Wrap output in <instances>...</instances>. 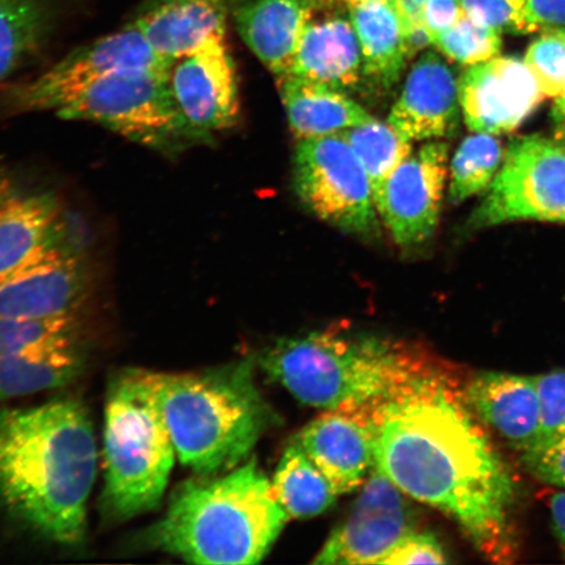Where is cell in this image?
<instances>
[{
    "label": "cell",
    "mask_w": 565,
    "mask_h": 565,
    "mask_svg": "<svg viewBox=\"0 0 565 565\" xmlns=\"http://www.w3.org/2000/svg\"><path fill=\"white\" fill-rule=\"evenodd\" d=\"M371 420L377 469L456 521L487 559L514 561L513 478L455 379L433 364L374 404Z\"/></svg>",
    "instance_id": "6da1fadb"
},
{
    "label": "cell",
    "mask_w": 565,
    "mask_h": 565,
    "mask_svg": "<svg viewBox=\"0 0 565 565\" xmlns=\"http://www.w3.org/2000/svg\"><path fill=\"white\" fill-rule=\"evenodd\" d=\"M97 461L94 427L79 402L0 412V501L44 539L83 541Z\"/></svg>",
    "instance_id": "7a4b0ae2"
},
{
    "label": "cell",
    "mask_w": 565,
    "mask_h": 565,
    "mask_svg": "<svg viewBox=\"0 0 565 565\" xmlns=\"http://www.w3.org/2000/svg\"><path fill=\"white\" fill-rule=\"evenodd\" d=\"M288 521L270 480L250 459L222 477L182 483L148 530L147 545L192 564H258Z\"/></svg>",
    "instance_id": "3957f363"
},
{
    "label": "cell",
    "mask_w": 565,
    "mask_h": 565,
    "mask_svg": "<svg viewBox=\"0 0 565 565\" xmlns=\"http://www.w3.org/2000/svg\"><path fill=\"white\" fill-rule=\"evenodd\" d=\"M252 360L201 372H154L158 399L179 461L200 477L236 469L270 426L271 408Z\"/></svg>",
    "instance_id": "277c9868"
},
{
    "label": "cell",
    "mask_w": 565,
    "mask_h": 565,
    "mask_svg": "<svg viewBox=\"0 0 565 565\" xmlns=\"http://www.w3.org/2000/svg\"><path fill=\"white\" fill-rule=\"evenodd\" d=\"M259 364L296 399L324 409L373 406L433 365L406 345L337 330L279 339Z\"/></svg>",
    "instance_id": "5b68a950"
},
{
    "label": "cell",
    "mask_w": 565,
    "mask_h": 565,
    "mask_svg": "<svg viewBox=\"0 0 565 565\" xmlns=\"http://www.w3.org/2000/svg\"><path fill=\"white\" fill-rule=\"evenodd\" d=\"M103 454L106 518L125 521L157 510L177 454L159 404L154 372L126 370L111 380Z\"/></svg>",
    "instance_id": "8992f818"
},
{
    "label": "cell",
    "mask_w": 565,
    "mask_h": 565,
    "mask_svg": "<svg viewBox=\"0 0 565 565\" xmlns=\"http://www.w3.org/2000/svg\"><path fill=\"white\" fill-rule=\"evenodd\" d=\"M160 71H124L89 84L55 115L94 122L151 150L177 157L200 145Z\"/></svg>",
    "instance_id": "52a82bcc"
},
{
    "label": "cell",
    "mask_w": 565,
    "mask_h": 565,
    "mask_svg": "<svg viewBox=\"0 0 565 565\" xmlns=\"http://www.w3.org/2000/svg\"><path fill=\"white\" fill-rule=\"evenodd\" d=\"M294 186L321 221L356 236L376 231V204L362 161L339 134L300 139L294 158Z\"/></svg>",
    "instance_id": "ba28073f"
},
{
    "label": "cell",
    "mask_w": 565,
    "mask_h": 565,
    "mask_svg": "<svg viewBox=\"0 0 565 565\" xmlns=\"http://www.w3.org/2000/svg\"><path fill=\"white\" fill-rule=\"evenodd\" d=\"M536 221L565 224V146L539 136L515 139L472 227Z\"/></svg>",
    "instance_id": "9c48e42d"
},
{
    "label": "cell",
    "mask_w": 565,
    "mask_h": 565,
    "mask_svg": "<svg viewBox=\"0 0 565 565\" xmlns=\"http://www.w3.org/2000/svg\"><path fill=\"white\" fill-rule=\"evenodd\" d=\"M172 62L162 58L130 21L122 30L75 49L33 81L12 92L20 111H56L89 84L124 71L169 73Z\"/></svg>",
    "instance_id": "30bf717a"
},
{
    "label": "cell",
    "mask_w": 565,
    "mask_h": 565,
    "mask_svg": "<svg viewBox=\"0 0 565 565\" xmlns=\"http://www.w3.org/2000/svg\"><path fill=\"white\" fill-rule=\"evenodd\" d=\"M407 498L374 466L348 519L331 533L313 563L383 564L397 543L415 532L418 520Z\"/></svg>",
    "instance_id": "8fae6325"
},
{
    "label": "cell",
    "mask_w": 565,
    "mask_h": 565,
    "mask_svg": "<svg viewBox=\"0 0 565 565\" xmlns=\"http://www.w3.org/2000/svg\"><path fill=\"white\" fill-rule=\"evenodd\" d=\"M88 289L86 256L67 236L0 275V316H77Z\"/></svg>",
    "instance_id": "7c38bea8"
},
{
    "label": "cell",
    "mask_w": 565,
    "mask_h": 565,
    "mask_svg": "<svg viewBox=\"0 0 565 565\" xmlns=\"http://www.w3.org/2000/svg\"><path fill=\"white\" fill-rule=\"evenodd\" d=\"M449 148L429 140L402 162L374 196V204L394 242L409 247L423 244L439 224Z\"/></svg>",
    "instance_id": "4fadbf2b"
},
{
    "label": "cell",
    "mask_w": 565,
    "mask_h": 565,
    "mask_svg": "<svg viewBox=\"0 0 565 565\" xmlns=\"http://www.w3.org/2000/svg\"><path fill=\"white\" fill-rule=\"evenodd\" d=\"M168 79L174 102L200 145L236 125L237 73L225 38L212 39L175 60Z\"/></svg>",
    "instance_id": "5bb4252c"
},
{
    "label": "cell",
    "mask_w": 565,
    "mask_h": 565,
    "mask_svg": "<svg viewBox=\"0 0 565 565\" xmlns=\"http://www.w3.org/2000/svg\"><path fill=\"white\" fill-rule=\"evenodd\" d=\"M545 98L532 71L518 56H494L466 71L459 81V103L472 132H512Z\"/></svg>",
    "instance_id": "9a60e30c"
},
{
    "label": "cell",
    "mask_w": 565,
    "mask_h": 565,
    "mask_svg": "<svg viewBox=\"0 0 565 565\" xmlns=\"http://www.w3.org/2000/svg\"><path fill=\"white\" fill-rule=\"evenodd\" d=\"M292 75L342 92L363 81V56L348 6L335 0H312Z\"/></svg>",
    "instance_id": "2e32d148"
},
{
    "label": "cell",
    "mask_w": 565,
    "mask_h": 565,
    "mask_svg": "<svg viewBox=\"0 0 565 565\" xmlns=\"http://www.w3.org/2000/svg\"><path fill=\"white\" fill-rule=\"evenodd\" d=\"M371 407L328 409L298 436L337 494L359 489L374 468Z\"/></svg>",
    "instance_id": "e0dca14e"
},
{
    "label": "cell",
    "mask_w": 565,
    "mask_h": 565,
    "mask_svg": "<svg viewBox=\"0 0 565 565\" xmlns=\"http://www.w3.org/2000/svg\"><path fill=\"white\" fill-rule=\"evenodd\" d=\"M67 236L58 198L0 171V275Z\"/></svg>",
    "instance_id": "ac0fdd59"
},
{
    "label": "cell",
    "mask_w": 565,
    "mask_h": 565,
    "mask_svg": "<svg viewBox=\"0 0 565 565\" xmlns=\"http://www.w3.org/2000/svg\"><path fill=\"white\" fill-rule=\"evenodd\" d=\"M459 82L440 55L424 53L407 76L387 124L407 141L439 140L458 124Z\"/></svg>",
    "instance_id": "d6986e66"
},
{
    "label": "cell",
    "mask_w": 565,
    "mask_h": 565,
    "mask_svg": "<svg viewBox=\"0 0 565 565\" xmlns=\"http://www.w3.org/2000/svg\"><path fill=\"white\" fill-rule=\"evenodd\" d=\"M466 402L515 450L525 454L540 443V395L533 376L483 372L463 388Z\"/></svg>",
    "instance_id": "ffe728a7"
},
{
    "label": "cell",
    "mask_w": 565,
    "mask_h": 565,
    "mask_svg": "<svg viewBox=\"0 0 565 565\" xmlns=\"http://www.w3.org/2000/svg\"><path fill=\"white\" fill-rule=\"evenodd\" d=\"M232 0H147L131 21L169 62L225 38Z\"/></svg>",
    "instance_id": "44dd1931"
},
{
    "label": "cell",
    "mask_w": 565,
    "mask_h": 565,
    "mask_svg": "<svg viewBox=\"0 0 565 565\" xmlns=\"http://www.w3.org/2000/svg\"><path fill=\"white\" fill-rule=\"evenodd\" d=\"M312 0H239L236 26L245 44L278 76L291 73Z\"/></svg>",
    "instance_id": "7402d4cb"
},
{
    "label": "cell",
    "mask_w": 565,
    "mask_h": 565,
    "mask_svg": "<svg viewBox=\"0 0 565 565\" xmlns=\"http://www.w3.org/2000/svg\"><path fill=\"white\" fill-rule=\"evenodd\" d=\"M279 88L289 125L299 139L333 136L374 119L344 92L300 76H279Z\"/></svg>",
    "instance_id": "603a6c76"
},
{
    "label": "cell",
    "mask_w": 565,
    "mask_h": 565,
    "mask_svg": "<svg viewBox=\"0 0 565 565\" xmlns=\"http://www.w3.org/2000/svg\"><path fill=\"white\" fill-rule=\"evenodd\" d=\"M348 9L362 49L365 79L374 86L392 88L408 60L397 7L383 0H352Z\"/></svg>",
    "instance_id": "cb8c5ba5"
},
{
    "label": "cell",
    "mask_w": 565,
    "mask_h": 565,
    "mask_svg": "<svg viewBox=\"0 0 565 565\" xmlns=\"http://www.w3.org/2000/svg\"><path fill=\"white\" fill-rule=\"evenodd\" d=\"M86 355L77 341L0 355V399L65 387L81 376Z\"/></svg>",
    "instance_id": "d4e9b609"
},
{
    "label": "cell",
    "mask_w": 565,
    "mask_h": 565,
    "mask_svg": "<svg viewBox=\"0 0 565 565\" xmlns=\"http://www.w3.org/2000/svg\"><path fill=\"white\" fill-rule=\"evenodd\" d=\"M61 0H0V84L44 46Z\"/></svg>",
    "instance_id": "484cf974"
},
{
    "label": "cell",
    "mask_w": 565,
    "mask_h": 565,
    "mask_svg": "<svg viewBox=\"0 0 565 565\" xmlns=\"http://www.w3.org/2000/svg\"><path fill=\"white\" fill-rule=\"evenodd\" d=\"M275 497L289 519H309L328 511L337 492L296 439L280 458L273 479Z\"/></svg>",
    "instance_id": "4316f807"
},
{
    "label": "cell",
    "mask_w": 565,
    "mask_h": 565,
    "mask_svg": "<svg viewBox=\"0 0 565 565\" xmlns=\"http://www.w3.org/2000/svg\"><path fill=\"white\" fill-rule=\"evenodd\" d=\"M505 158L504 147L492 134L466 138L450 164L449 200L456 204L490 189Z\"/></svg>",
    "instance_id": "83f0119b"
},
{
    "label": "cell",
    "mask_w": 565,
    "mask_h": 565,
    "mask_svg": "<svg viewBox=\"0 0 565 565\" xmlns=\"http://www.w3.org/2000/svg\"><path fill=\"white\" fill-rule=\"evenodd\" d=\"M365 169L372 186L373 198L402 162L413 153L412 141H407L391 125L373 121L339 132Z\"/></svg>",
    "instance_id": "f1b7e54d"
},
{
    "label": "cell",
    "mask_w": 565,
    "mask_h": 565,
    "mask_svg": "<svg viewBox=\"0 0 565 565\" xmlns=\"http://www.w3.org/2000/svg\"><path fill=\"white\" fill-rule=\"evenodd\" d=\"M79 329L77 316H0V355L77 341Z\"/></svg>",
    "instance_id": "f546056e"
},
{
    "label": "cell",
    "mask_w": 565,
    "mask_h": 565,
    "mask_svg": "<svg viewBox=\"0 0 565 565\" xmlns=\"http://www.w3.org/2000/svg\"><path fill=\"white\" fill-rule=\"evenodd\" d=\"M501 33L478 23L462 12L449 30L435 35L433 45L449 60L465 66H476L498 56Z\"/></svg>",
    "instance_id": "4dcf8cb0"
},
{
    "label": "cell",
    "mask_w": 565,
    "mask_h": 565,
    "mask_svg": "<svg viewBox=\"0 0 565 565\" xmlns=\"http://www.w3.org/2000/svg\"><path fill=\"white\" fill-rule=\"evenodd\" d=\"M525 62L543 95L559 96L565 84V28H547L529 46Z\"/></svg>",
    "instance_id": "1f68e13d"
},
{
    "label": "cell",
    "mask_w": 565,
    "mask_h": 565,
    "mask_svg": "<svg viewBox=\"0 0 565 565\" xmlns=\"http://www.w3.org/2000/svg\"><path fill=\"white\" fill-rule=\"evenodd\" d=\"M533 379L541 407V433L536 447H542L565 437V371L536 374Z\"/></svg>",
    "instance_id": "d6a6232c"
},
{
    "label": "cell",
    "mask_w": 565,
    "mask_h": 565,
    "mask_svg": "<svg viewBox=\"0 0 565 565\" xmlns=\"http://www.w3.org/2000/svg\"><path fill=\"white\" fill-rule=\"evenodd\" d=\"M466 15L499 33H533L527 0H461Z\"/></svg>",
    "instance_id": "836d02e7"
},
{
    "label": "cell",
    "mask_w": 565,
    "mask_h": 565,
    "mask_svg": "<svg viewBox=\"0 0 565 565\" xmlns=\"http://www.w3.org/2000/svg\"><path fill=\"white\" fill-rule=\"evenodd\" d=\"M447 554L436 536L426 533H409L402 539L383 564H445Z\"/></svg>",
    "instance_id": "e575fe53"
},
{
    "label": "cell",
    "mask_w": 565,
    "mask_h": 565,
    "mask_svg": "<svg viewBox=\"0 0 565 565\" xmlns=\"http://www.w3.org/2000/svg\"><path fill=\"white\" fill-rule=\"evenodd\" d=\"M522 462L543 483L565 490V437L525 451L522 454Z\"/></svg>",
    "instance_id": "d590c367"
},
{
    "label": "cell",
    "mask_w": 565,
    "mask_h": 565,
    "mask_svg": "<svg viewBox=\"0 0 565 565\" xmlns=\"http://www.w3.org/2000/svg\"><path fill=\"white\" fill-rule=\"evenodd\" d=\"M461 0H427L424 11V24L434 38L456 23L462 15Z\"/></svg>",
    "instance_id": "8d00e7d4"
},
{
    "label": "cell",
    "mask_w": 565,
    "mask_h": 565,
    "mask_svg": "<svg viewBox=\"0 0 565 565\" xmlns=\"http://www.w3.org/2000/svg\"><path fill=\"white\" fill-rule=\"evenodd\" d=\"M527 20L534 32L565 28V0H527Z\"/></svg>",
    "instance_id": "74e56055"
},
{
    "label": "cell",
    "mask_w": 565,
    "mask_h": 565,
    "mask_svg": "<svg viewBox=\"0 0 565 565\" xmlns=\"http://www.w3.org/2000/svg\"><path fill=\"white\" fill-rule=\"evenodd\" d=\"M427 0H395L404 31L409 28L424 24V11H426Z\"/></svg>",
    "instance_id": "f35d334b"
},
{
    "label": "cell",
    "mask_w": 565,
    "mask_h": 565,
    "mask_svg": "<svg viewBox=\"0 0 565 565\" xmlns=\"http://www.w3.org/2000/svg\"><path fill=\"white\" fill-rule=\"evenodd\" d=\"M550 515L554 532L565 557V490L553 494L550 500Z\"/></svg>",
    "instance_id": "ab89813d"
},
{
    "label": "cell",
    "mask_w": 565,
    "mask_h": 565,
    "mask_svg": "<svg viewBox=\"0 0 565 565\" xmlns=\"http://www.w3.org/2000/svg\"><path fill=\"white\" fill-rule=\"evenodd\" d=\"M551 119H553L555 140L565 146V84L561 95L555 98Z\"/></svg>",
    "instance_id": "60d3db41"
},
{
    "label": "cell",
    "mask_w": 565,
    "mask_h": 565,
    "mask_svg": "<svg viewBox=\"0 0 565 565\" xmlns=\"http://www.w3.org/2000/svg\"><path fill=\"white\" fill-rule=\"evenodd\" d=\"M335 2L343 3L348 6L349 2H352V0H335ZM383 2H395V0H383Z\"/></svg>",
    "instance_id": "b9f144b4"
}]
</instances>
